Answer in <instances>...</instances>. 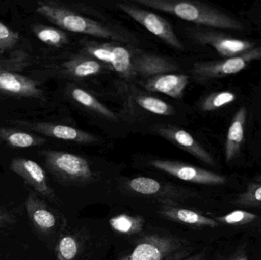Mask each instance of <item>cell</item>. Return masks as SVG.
Instances as JSON below:
<instances>
[{
  "mask_svg": "<svg viewBox=\"0 0 261 260\" xmlns=\"http://www.w3.org/2000/svg\"><path fill=\"white\" fill-rule=\"evenodd\" d=\"M155 131L160 136L187 151L202 163L216 166V162L211 154L185 130L172 125H161L156 128Z\"/></svg>",
  "mask_w": 261,
  "mask_h": 260,
  "instance_id": "cell-13",
  "label": "cell"
},
{
  "mask_svg": "<svg viewBox=\"0 0 261 260\" xmlns=\"http://www.w3.org/2000/svg\"><path fill=\"white\" fill-rule=\"evenodd\" d=\"M188 84L187 75L167 73L146 79L143 86L147 91L163 93L173 99H179L184 96Z\"/></svg>",
  "mask_w": 261,
  "mask_h": 260,
  "instance_id": "cell-15",
  "label": "cell"
},
{
  "mask_svg": "<svg viewBox=\"0 0 261 260\" xmlns=\"http://www.w3.org/2000/svg\"><path fill=\"white\" fill-rule=\"evenodd\" d=\"M36 12L64 30L125 42L126 38L109 26L83 16L56 2L39 1Z\"/></svg>",
  "mask_w": 261,
  "mask_h": 260,
  "instance_id": "cell-2",
  "label": "cell"
},
{
  "mask_svg": "<svg viewBox=\"0 0 261 260\" xmlns=\"http://www.w3.org/2000/svg\"><path fill=\"white\" fill-rule=\"evenodd\" d=\"M113 63L112 70H114L121 78L132 80L135 79L133 67H132V51L126 47L112 44Z\"/></svg>",
  "mask_w": 261,
  "mask_h": 260,
  "instance_id": "cell-21",
  "label": "cell"
},
{
  "mask_svg": "<svg viewBox=\"0 0 261 260\" xmlns=\"http://www.w3.org/2000/svg\"><path fill=\"white\" fill-rule=\"evenodd\" d=\"M258 216L251 212L243 210H236L222 216L214 218L219 224L231 226H243L254 222Z\"/></svg>",
  "mask_w": 261,
  "mask_h": 260,
  "instance_id": "cell-31",
  "label": "cell"
},
{
  "mask_svg": "<svg viewBox=\"0 0 261 260\" xmlns=\"http://www.w3.org/2000/svg\"><path fill=\"white\" fill-rule=\"evenodd\" d=\"M204 258H205V253H200L188 256V257H186L185 259L182 260H204Z\"/></svg>",
  "mask_w": 261,
  "mask_h": 260,
  "instance_id": "cell-35",
  "label": "cell"
},
{
  "mask_svg": "<svg viewBox=\"0 0 261 260\" xmlns=\"http://www.w3.org/2000/svg\"><path fill=\"white\" fill-rule=\"evenodd\" d=\"M40 154L50 174L61 183L86 185L96 180L90 163L84 157L64 151H42Z\"/></svg>",
  "mask_w": 261,
  "mask_h": 260,
  "instance_id": "cell-3",
  "label": "cell"
},
{
  "mask_svg": "<svg viewBox=\"0 0 261 260\" xmlns=\"http://www.w3.org/2000/svg\"><path fill=\"white\" fill-rule=\"evenodd\" d=\"M118 7L166 44L176 50H184L182 43L165 18L129 3H119Z\"/></svg>",
  "mask_w": 261,
  "mask_h": 260,
  "instance_id": "cell-5",
  "label": "cell"
},
{
  "mask_svg": "<svg viewBox=\"0 0 261 260\" xmlns=\"http://www.w3.org/2000/svg\"><path fill=\"white\" fill-rule=\"evenodd\" d=\"M261 59V46L240 56L221 61H199L195 63L192 74L196 81L207 82L230 75L236 74L246 68L251 63Z\"/></svg>",
  "mask_w": 261,
  "mask_h": 260,
  "instance_id": "cell-4",
  "label": "cell"
},
{
  "mask_svg": "<svg viewBox=\"0 0 261 260\" xmlns=\"http://www.w3.org/2000/svg\"><path fill=\"white\" fill-rule=\"evenodd\" d=\"M192 36L199 44L210 46L226 58L240 56L255 47L252 41L232 38L208 29H195Z\"/></svg>",
  "mask_w": 261,
  "mask_h": 260,
  "instance_id": "cell-9",
  "label": "cell"
},
{
  "mask_svg": "<svg viewBox=\"0 0 261 260\" xmlns=\"http://www.w3.org/2000/svg\"><path fill=\"white\" fill-rule=\"evenodd\" d=\"M37 80L15 72H0V94L44 100V93Z\"/></svg>",
  "mask_w": 261,
  "mask_h": 260,
  "instance_id": "cell-12",
  "label": "cell"
},
{
  "mask_svg": "<svg viewBox=\"0 0 261 260\" xmlns=\"http://www.w3.org/2000/svg\"><path fill=\"white\" fill-rule=\"evenodd\" d=\"M0 140L12 148H35L44 145L47 140L41 136L18 128L0 125Z\"/></svg>",
  "mask_w": 261,
  "mask_h": 260,
  "instance_id": "cell-19",
  "label": "cell"
},
{
  "mask_svg": "<svg viewBox=\"0 0 261 260\" xmlns=\"http://www.w3.org/2000/svg\"><path fill=\"white\" fill-rule=\"evenodd\" d=\"M68 93L73 100L81 104L85 108H89L107 119H116V114L113 111L109 109L102 102H99L93 95L86 90L78 87L72 86L69 89Z\"/></svg>",
  "mask_w": 261,
  "mask_h": 260,
  "instance_id": "cell-22",
  "label": "cell"
},
{
  "mask_svg": "<svg viewBox=\"0 0 261 260\" xmlns=\"http://www.w3.org/2000/svg\"><path fill=\"white\" fill-rule=\"evenodd\" d=\"M132 67L135 78L141 76L146 79L179 70L176 63L164 56L135 50L132 51Z\"/></svg>",
  "mask_w": 261,
  "mask_h": 260,
  "instance_id": "cell-14",
  "label": "cell"
},
{
  "mask_svg": "<svg viewBox=\"0 0 261 260\" xmlns=\"http://www.w3.org/2000/svg\"><path fill=\"white\" fill-rule=\"evenodd\" d=\"M255 221L256 228L258 229L261 232V217H258V218Z\"/></svg>",
  "mask_w": 261,
  "mask_h": 260,
  "instance_id": "cell-36",
  "label": "cell"
},
{
  "mask_svg": "<svg viewBox=\"0 0 261 260\" xmlns=\"http://www.w3.org/2000/svg\"><path fill=\"white\" fill-rule=\"evenodd\" d=\"M222 260H248V256L245 247H240V248L237 249L234 253Z\"/></svg>",
  "mask_w": 261,
  "mask_h": 260,
  "instance_id": "cell-34",
  "label": "cell"
},
{
  "mask_svg": "<svg viewBox=\"0 0 261 260\" xmlns=\"http://www.w3.org/2000/svg\"><path fill=\"white\" fill-rule=\"evenodd\" d=\"M135 102L142 109L158 115L170 116L175 113L174 108L167 102L153 96L139 95Z\"/></svg>",
  "mask_w": 261,
  "mask_h": 260,
  "instance_id": "cell-26",
  "label": "cell"
},
{
  "mask_svg": "<svg viewBox=\"0 0 261 260\" xmlns=\"http://www.w3.org/2000/svg\"><path fill=\"white\" fill-rule=\"evenodd\" d=\"M24 206L31 225L37 233L46 237L55 234L58 227V216L40 195L33 191L29 192Z\"/></svg>",
  "mask_w": 261,
  "mask_h": 260,
  "instance_id": "cell-11",
  "label": "cell"
},
{
  "mask_svg": "<svg viewBox=\"0 0 261 260\" xmlns=\"http://www.w3.org/2000/svg\"><path fill=\"white\" fill-rule=\"evenodd\" d=\"M133 2L199 25L239 32L245 28L243 23L239 20L199 2L190 0H135Z\"/></svg>",
  "mask_w": 261,
  "mask_h": 260,
  "instance_id": "cell-1",
  "label": "cell"
},
{
  "mask_svg": "<svg viewBox=\"0 0 261 260\" xmlns=\"http://www.w3.org/2000/svg\"><path fill=\"white\" fill-rule=\"evenodd\" d=\"M247 114L248 112L245 107L239 108L230 124L225 143V155L227 163L232 161L242 149L245 140Z\"/></svg>",
  "mask_w": 261,
  "mask_h": 260,
  "instance_id": "cell-18",
  "label": "cell"
},
{
  "mask_svg": "<svg viewBox=\"0 0 261 260\" xmlns=\"http://www.w3.org/2000/svg\"><path fill=\"white\" fill-rule=\"evenodd\" d=\"M150 166L176 178L196 184L221 186L228 182L226 177L216 172L181 162L167 160H153Z\"/></svg>",
  "mask_w": 261,
  "mask_h": 260,
  "instance_id": "cell-7",
  "label": "cell"
},
{
  "mask_svg": "<svg viewBox=\"0 0 261 260\" xmlns=\"http://www.w3.org/2000/svg\"><path fill=\"white\" fill-rule=\"evenodd\" d=\"M84 50L90 57L96 60L104 65L111 68L112 63H113L111 43L99 44V43L87 42L84 45Z\"/></svg>",
  "mask_w": 261,
  "mask_h": 260,
  "instance_id": "cell-29",
  "label": "cell"
},
{
  "mask_svg": "<svg viewBox=\"0 0 261 260\" xmlns=\"http://www.w3.org/2000/svg\"><path fill=\"white\" fill-rule=\"evenodd\" d=\"M234 204L242 207H261V183L248 184L246 190L238 195Z\"/></svg>",
  "mask_w": 261,
  "mask_h": 260,
  "instance_id": "cell-30",
  "label": "cell"
},
{
  "mask_svg": "<svg viewBox=\"0 0 261 260\" xmlns=\"http://www.w3.org/2000/svg\"><path fill=\"white\" fill-rule=\"evenodd\" d=\"M106 67L107 66L90 56H73L61 64L59 74L67 78L83 79L102 73Z\"/></svg>",
  "mask_w": 261,
  "mask_h": 260,
  "instance_id": "cell-16",
  "label": "cell"
},
{
  "mask_svg": "<svg viewBox=\"0 0 261 260\" xmlns=\"http://www.w3.org/2000/svg\"><path fill=\"white\" fill-rule=\"evenodd\" d=\"M16 220V217L11 211L0 206V229L14 225Z\"/></svg>",
  "mask_w": 261,
  "mask_h": 260,
  "instance_id": "cell-33",
  "label": "cell"
},
{
  "mask_svg": "<svg viewBox=\"0 0 261 260\" xmlns=\"http://www.w3.org/2000/svg\"><path fill=\"white\" fill-rule=\"evenodd\" d=\"M80 250L81 243L75 235H62L57 243L55 260H74L79 254Z\"/></svg>",
  "mask_w": 261,
  "mask_h": 260,
  "instance_id": "cell-25",
  "label": "cell"
},
{
  "mask_svg": "<svg viewBox=\"0 0 261 260\" xmlns=\"http://www.w3.org/2000/svg\"><path fill=\"white\" fill-rule=\"evenodd\" d=\"M29 55L22 50L13 52L9 57L0 58V72L23 71L30 65Z\"/></svg>",
  "mask_w": 261,
  "mask_h": 260,
  "instance_id": "cell-28",
  "label": "cell"
},
{
  "mask_svg": "<svg viewBox=\"0 0 261 260\" xmlns=\"http://www.w3.org/2000/svg\"><path fill=\"white\" fill-rule=\"evenodd\" d=\"M160 213L164 218L170 221L193 227L215 228L220 225L214 218H210L194 211L170 204L164 205L160 210Z\"/></svg>",
  "mask_w": 261,
  "mask_h": 260,
  "instance_id": "cell-17",
  "label": "cell"
},
{
  "mask_svg": "<svg viewBox=\"0 0 261 260\" xmlns=\"http://www.w3.org/2000/svg\"><path fill=\"white\" fill-rule=\"evenodd\" d=\"M234 93L230 91H221L208 95L202 101L200 108L203 111H213L234 102Z\"/></svg>",
  "mask_w": 261,
  "mask_h": 260,
  "instance_id": "cell-27",
  "label": "cell"
},
{
  "mask_svg": "<svg viewBox=\"0 0 261 260\" xmlns=\"http://www.w3.org/2000/svg\"><path fill=\"white\" fill-rule=\"evenodd\" d=\"M9 169L22 178L26 184L29 185L38 195L55 201V191L48 184L46 172L36 162L22 157H17L11 162Z\"/></svg>",
  "mask_w": 261,
  "mask_h": 260,
  "instance_id": "cell-10",
  "label": "cell"
},
{
  "mask_svg": "<svg viewBox=\"0 0 261 260\" xmlns=\"http://www.w3.org/2000/svg\"><path fill=\"white\" fill-rule=\"evenodd\" d=\"M10 123L24 131H34L52 138L66 141L88 145L96 141V137L90 133L67 125H58L45 122L12 120Z\"/></svg>",
  "mask_w": 261,
  "mask_h": 260,
  "instance_id": "cell-8",
  "label": "cell"
},
{
  "mask_svg": "<svg viewBox=\"0 0 261 260\" xmlns=\"http://www.w3.org/2000/svg\"><path fill=\"white\" fill-rule=\"evenodd\" d=\"M32 32L39 41L50 47L59 48L68 44V37L61 29L35 24L32 26Z\"/></svg>",
  "mask_w": 261,
  "mask_h": 260,
  "instance_id": "cell-24",
  "label": "cell"
},
{
  "mask_svg": "<svg viewBox=\"0 0 261 260\" xmlns=\"http://www.w3.org/2000/svg\"><path fill=\"white\" fill-rule=\"evenodd\" d=\"M184 243L173 237L151 235L144 237L132 253L120 260H168L178 254Z\"/></svg>",
  "mask_w": 261,
  "mask_h": 260,
  "instance_id": "cell-6",
  "label": "cell"
},
{
  "mask_svg": "<svg viewBox=\"0 0 261 260\" xmlns=\"http://www.w3.org/2000/svg\"><path fill=\"white\" fill-rule=\"evenodd\" d=\"M20 35L0 21V54L12 50L18 44Z\"/></svg>",
  "mask_w": 261,
  "mask_h": 260,
  "instance_id": "cell-32",
  "label": "cell"
},
{
  "mask_svg": "<svg viewBox=\"0 0 261 260\" xmlns=\"http://www.w3.org/2000/svg\"><path fill=\"white\" fill-rule=\"evenodd\" d=\"M257 183H261V177L257 179Z\"/></svg>",
  "mask_w": 261,
  "mask_h": 260,
  "instance_id": "cell-37",
  "label": "cell"
},
{
  "mask_svg": "<svg viewBox=\"0 0 261 260\" xmlns=\"http://www.w3.org/2000/svg\"><path fill=\"white\" fill-rule=\"evenodd\" d=\"M127 187L138 195L150 196L177 197L178 191L148 177H136L127 183Z\"/></svg>",
  "mask_w": 261,
  "mask_h": 260,
  "instance_id": "cell-20",
  "label": "cell"
},
{
  "mask_svg": "<svg viewBox=\"0 0 261 260\" xmlns=\"http://www.w3.org/2000/svg\"><path fill=\"white\" fill-rule=\"evenodd\" d=\"M144 219L141 216H132L122 214L113 217L109 221L113 230L121 235H133L144 230Z\"/></svg>",
  "mask_w": 261,
  "mask_h": 260,
  "instance_id": "cell-23",
  "label": "cell"
}]
</instances>
